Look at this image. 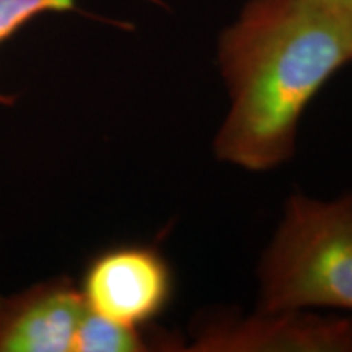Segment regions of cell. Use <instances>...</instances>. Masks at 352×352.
<instances>
[{
  "instance_id": "cell-7",
  "label": "cell",
  "mask_w": 352,
  "mask_h": 352,
  "mask_svg": "<svg viewBox=\"0 0 352 352\" xmlns=\"http://www.w3.org/2000/svg\"><path fill=\"white\" fill-rule=\"evenodd\" d=\"M76 6L77 0H0V44L43 13L67 12ZM13 101L12 95L0 91V104H12Z\"/></svg>"
},
{
  "instance_id": "cell-6",
  "label": "cell",
  "mask_w": 352,
  "mask_h": 352,
  "mask_svg": "<svg viewBox=\"0 0 352 352\" xmlns=\"http://www.w3.org/2000/svg\"><path fill=\"white\" fill-rule=\"evenodd\" d=\"M186 351V344L178 338L155 341L144 333V328H131L114 323L88 310L78 328L72 352H142Z\"/></svg>"
},
{
  "instance_id": "cell-5",
  "label": "cell",
  "mask_w": 352,
  "mask_h": 352,
  "mask_svg": "<svg viewBox=\"0 0 352 352\" xmlns=\"http://www.w3.org/2000/svg\"><path fill=\"white\" fill-rule=\"evenodd\" d=\"M88 307L70 279L0 298V352H72Z\"/></svg>"
},
{
  "instance_id": "cell-2",
  "label": "cell",
  "mask_w": 352,
  "mask_h": 352,
  "mask_svg": "<svg viewBox=\"0 0 352 352\" xmlns=\"http://www.w3.org/2000/svg\"><path fill=\"white\" fill-rule=\"evenodd\" d=\"M258 279L259 310L352 315V192L334 199L290 196Z\"/></svg>"
},
{
  "instance_id": "cell-4",
  "label": "cell",
  "mask_w": 352,
  "mask_h": 352,
  "mask_svg": "<svg viewBox=\"0 0 352 352\" xmlns=\"http://www.w3.org/2000/svg\"><path fill=\"white\" fill-rule=\"evenodd\" d=\"M80 290L94 314L145 328L168 305L173 276L165 258L151 246H118L90 263Z\"/></svg>"
},
{
  "instance_id": "cell-1",
  "label": "cell",
  "mask_w": 352,
  "mask_h": 352,
  "mask_svg": "<svg viewBox=\"0 0 352 352\" xmlns=\"http://www.w3.org/2000/svg\"><path fill=\"white\" fill-rule=\"evenodd\" d=\"M217 63L228 111L214 155L263 173L292 158L308 104L352 63V33L321 0H250L220 34Z\"/></svg>"
},
{
  "instance_id": "cell-8",
  "label": "cell",
  "mask_w": 352,
  "mask_h": 352,
  "mask_svg": "<svg viewBox=\"0 0 352 352\" xmlns=\"http://www.w3.org/2000/svg\"><path fill=\"white\" fill-rule=\"evenodd\" d=\"M321 2L327 3L352 33V0H321Z\"/></svg>"
},
{
  "instance_id": "cell-3",
  "label": "cell",
  "mask_w": 352,
  "mask_h": 352,
  "mask_svg": "<svg viewBox=\"0 0 352 352\" xmlns=\"http://www.w3.org/2000/svg\"><path fill=\"white\" fill-rule=\"evenodd\" d=\"M186 351L195 352H352V315L315 310H256L199 321Z\"/></svg>"
}]
</instances>
